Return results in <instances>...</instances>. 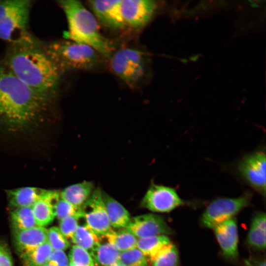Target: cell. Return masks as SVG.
Instances as JSON below:
<instances>
[{"label":"cell","instance_id":"cell-1","mask_svg":"<svg viewBox=\"0 0 266 266\" xmlns=\"http://www.w3.org/2000/svg\"><path fill=\"white\" fill-rule=\"evenodd\" d=\"M54 97L38 92L0 65V128L16 133L32 130L41 122Z\"/></svg>","mask_w":266,"mask_h":266},{"label":"cell","instance_id":"cell-2","mask_svg":"<svg viewBox=\"0 0 266 266\" xmlns=\"http://www.w3.org/2000/svg\"><path fill=\"white\" fill-rule=\"evenodd\" d=\"M3 65L32 89L54 98L62 74L37 41L11 45Z\"/></svg>","mask_w":266,"mask_h":266},{"label":"cell","instance_id":"cell-3","mask_svg":"<svg viewBox=\"0 0 266 266\" xmlns=\"http://www.w3.org/2000/svg\"><path fill=\"white\" fill-rule=\"evenodd\" d=\"M57 2L67 22L66 39L88 45L108 59L114 52V45L100 32L93 13L78 0H60Z\"/></svg>","mask_w":266,"mask_h":266},{"label":"cell","instance_id":"cell-4","mask_svg":"<svg viewBox=\"0 0 266 266\" xmlns=\"http://www.w3.org/2000/svg\"><path fill=\"white\" fill-rule=\"evenodd\" d=\"M43 49L61 74L70 70H93L104 58L93 48L69 40L53 41Z\"/></svg>","mask_w":266,"mask_h":266},{"label":"cell","instance_id":"cell-5","mask_svg":"<svg viewBox=\"0 0 266 266\" xmlns=\"http://www.w3.org/2000/svg\"><path fill=\"white\" fill-rule=\"evenodd\" d=\"M32 1L0 0V39L10 45L36 41L29 31Z\"/></svg>","mask_w":266,"mask_h":266},{"label":"cell","instance_id":"cell-6","mask_svg":"<svg viewBox=\"0 0 266 266\" xmlns=\"http://www.w3.org/2000/svg\"><path fill=\"white\" fill-rule=\"evenodd\" d=\"M108 60L112 72L128 86L135 87L143 80L147 64L145 56L140 50L123 47L113 52Z\"/></svg>","mask_w":266,"mask_h":266},{"label":"cell","instance_id":"cell-7","mask_svg":"<svg viewBox=\"0 0 266 266\" xmlns=\"http://www.w3.org/2000/svg\"><path fill=\"white\" fill-rule=\"evenodd\" d=\"M252 194L247 191L234 198H217L207 206L200 218V225L204 228L213 229L218 225L234 218L243 209L248 206Z\"/></svg>","mask_w":266,"mask_h":266},{"label":"cell","instance_id":"cell-8","mask_svg":"<svg viewBox=\"0 0 266 266\" xmlns=\"http://www.w3.org/2000/svg\"><path fill=\"white\" fill-rule=\"evenodd\" d=\"M266 153L260 150L243 157L237 165L242 179L264 198L266 196Z\"/></svg>","mask_w":266,"mask_h":266},{"label":"cell","instance_id":"cell-9","mask_svg":"<svg viewBox=\"0 0 266 266\" xmlns=\"http://www.w3.org/2000/svg\"><path fill=\"white\" fill-rule=\"evenodd\" d=\"M81 213L85 224L97 234L103 236L112 229L100 189L93 191L81 207Z\"/></svg>","mask_w":266,"mask_h":266},{"label":"cell","instance_id":"cell-10","mask_svg":"<svg viewBox=\"0 0 266 266\" xmlns=\"http://www.w3.org/2000/svg\"><path fill=\"white\" fill-rule=\"evenodd\" d=\"M184 204L176 190L172 187L152 184L143 198L140 205L154 212H169Z\"/></svg>","mask_w":266,"mask_h":266},{"label":"cell","instance_id":"cell-11","mask_svg":"<svg viewBox=\"0 0 266 266\" xmlns=\"http://www.w3.org/2000/svg\"><path fill=\"white\" fill-rule=\"evenodd\" d=\"M157 8L151 0H120V10L125 26L135 30L144 28Z\"/></svg>","mask_w":266,"mask_h":266},{"label":"cell","instance_id":"cell-12","mask_svg":"<svg viewBox=\"0 0 266 266\" xmlns=\"http://www.w3.org/2000/svg\"><path fill=\"white\" fill-rule=\"evenodd\" d=\"M125 229L137 238L173 233V230L162 216L152 213L131 218Z\"/></svg>","mask_w":266,"mask_h":266},{"label":"cell","instance_id":"cell-13","mask_svg":"<svg viewBox=\"0 0 266 266\" xmlns=\"http://www.w3.org/2000/svg\"><path fill=\"white\" fill-rule=\"evenodd\" d=\"M89 5L99 24L113 31L125 27L120 10V0H91Z\"/></svg>","mask_w":266,"mask_h":266},{"label":"cell","instance_id":"cell-14","mask_svg":"<svg viewBox=\"0 0 266 266\" xmlns=\"http://www.w3.org/2000/svg\"><path fill=\"white\" fill-rule=\"evenodd\" d=\"M213 229L223 256L228 260H237L238 233L235 218L228 220Z\"/></svg>","mask_w":266,"mask_h":266},{"label":"cell","instance_id":"cell-15","mask_svg":"<svg viewBox=\"0 0 266 266\" xmlns=\"http://www.w3.org/2000/svg\"><path fill=\"white\" fill-rule=\"evenodd\" d=\"M60 198L59 191L46 189L40 199L32 206L37 226L45 227L53 222L55 217V205Z\"/></svg>","mask_w":266,"mask_h":266},{"label":"cell","instance_id":"cell-16","mask_svg":"<svg viewBox=\"0 0 266 266\" xmlns=\"http://www.w3.org/2000/svg\"><path fill=\"white\" fill-rule=\"evenodd\" d=\"M47 231L44 227L39 226L14 231L15 243L21 256L31 252L46 242Z\"/></svg>","mask_w":266,"mask_h":266},{"label":"cell","instance_id":"cell-17","mask_svg":"<svg viewBox=\"0 0 266 266\" xmlns=\"http://www.w3.org/2000/svg\"><path fill=\"white\" fill-rule=\"evenodd\" d=\"M46 189L23 187L5 191L10 206L14 209L32 207L42 197Z\"/></svg>","mask_w":266,"mask_h":266},{"label":"cell","instance_id":"cell-18","mask_svg":"<svg viewBox=\"0 0 266 266\" xmlns=\"http://www.w3.org/2000/svg\"><path fill=\"white\" fill-rule=\"evenodd\" d=\"M266 217L264 212L257 213L253 217L246 237V244L251 249L263 251L266 249Z\"/></svg>","mask_w":266,"mask_h":266},{"label":"cell","instance_id":"cell-19","mask_svg":"<svg viewBox=\"0 0 266 266\" xmlns=\"http://www.w3.org/2000/svg\"><path fill=\"white\" fill-rule=\"evenodd\" d=\"M102 197L111 227L125 229L131 218L129 212L120 203L106 193L102 192Z\"/></svg>","mask_w":266,"mask_h":266},{"label":"cell","instance_id":"cell-20","mask_svg":"<svg viewBox=\"0 0 266 266\" xmlns=\"http://www.w3.org/2000/svg\"><path fill=\"white\" fill-rule=\"evenodd\" d=\"M93 183L83 181L68 186L60 192L61 199L78 207H81L93 192Z\"/></svg>","mask_w":266,"mask_h":266},{"label":"cell","instance_id":"cell-21","mask_svg":"<svg viewBox=\"0 0 266 266\" xmlns=\"http://www.w3.org/2000/svg\"><path fill=\"white\" fill-rule=\"evenodd\" d=\"M100 236L84 223L79 225L71 241L90 254L100 244Z\"/></svg>","mask_w":266,"mask_h":266},{"label":"cell","instance_id":"cell-22","mask_svg":"<svg viewBox=\"0 0 266 266\" xmlns=\"http://www.w3.org/2000/svg\"><path fill=\"white\" fill-rule=\"evenodd\" d=\"M150 266H179L180 259L176 246L171 242L164 246L149 257Z\"/></svg>","mask_w":266,"mask_h":266},{"label":"cell","instance_id":"cell-23","mask_svg":"<svg viewBox=\"0 0 266 266\" xmlns=\"http://www.w3.org/2000/svg\"><path fill=\"white\" fill-rule=\"evenodd\" d=\"M102 236L120 252L136 247L137 238L125 229L118 231L111 229Z\"/></svg>","mask_w":266,"mask_h":266},{"label":"cell","instance_id":"cell-24","mask_svg":"<svg viewBox=\"0 0 266 266\" xmlns=\"http://www.w3.org/2000/svg\"><path fill=\"white\" fill-rule=\"evenodd\" d=\"M120 252L108 242L101 243L91 254L96 264L101 266H112L119 263Z\"/></svg>","mask_w":266,"mask_h":266},{"label":"cell","instance_id":"cell-25","mask_svg":"<svg viewBox=\"0 0 266 266\" xmlns=\"http://www.w3.org/2000/svg\"><path fill=\"white\" fill-rule=\"evenodd\" d=\"M11 219L14 231L27 230L37 226L32 207L14 209L11 213Z\"/></svg>","mask_w":266,"mask_h":266},{"label":"cell","instance_id":"cell-26","mask_svg":"<svg viewBox=\"0 0 266 266\" xmlns=\"http://www.w3.org/2000/svg\"><path fill=\"white\" fill-rule=\"evenodd\" d=\"M171 243L167 235H160L137 238L136 248L148 258L164 246Z\"/></svg>","mask_w":266,"mask_h":266},{"label":"cell","instance_id":"cell-27","mask_svg":"<svg viewBox=\"0 0 266 266\" xmlns=\"http://www.w3.org/2000/svg\"><path fill=\"white\" fill-rule=\"evenodd\" d=\"M52 251V247L47 241L21 257L26 266H44Z\"/></svg>","mask_w":266,"mask_h":266},{"label":"cell","instance_id":"cell-28","mask_svg":"<svg viewBox=\"0 0 266 266\" xmlns=\"http://www.w3.org/2000/svg\"><path fill=\"white\" fill-rule=\"evenodd\" d=\"M119 263L124 266H148L146 257L136 247L121 252Z\"/></svg>","mask_w":266,"mask_h":266},{"label":"cell","instance_id":"cell-29","mask_svg":"<svg viewBox=\"0 0 266 266\" xmlns=\"http://www.w3.org/2000/svg\"><path fill=\"white\" fill-rule=\"evenodd\" d=\"M69 259V264L74 266H96L90 253L75 245L71 247Z\"/></svg>","mask_w":266,"mask_h":266},{"label":"cell","instance_id":"cell-30","mask_svg":"<svg viewBox=\"0 0 266 266\" xmlns=\"http://www.w3.org/2000/svg\"><path fill=\"white\" fill-rule=\"evenodd\" d=\"M54 212L55 217L60 220L69 216H82L81 207H76L61 198L55 205Z\"/></svg>","mask_w":266,"mask_h":266},{"label":"cell","instance_id":"cell-31","mask_svg":"<svg viewBox=\"0 0 266 266\" xmlns=\"http://www.w3.org/2000/svg\"><path fill=\"white\" fill-rule=\"evenodd\" d=\"M47 242L53 250H66L70 246L68 240L64 236L59 228L51 227L47 231Z\"/></svg>","mask_w":266,"mask_h":266},{"label":"cell","instance_id":"cell-32","mask_svg":"<svg viewBox=\"0 0 266 266\" xmlns=\"http://www.w3.org/2000/svg\"><path fill=\"white\" fill-rule=\"evenodd\" d=\"M82 216H69L60 221L59 229L66 238L72 240Z\"/></svg>","mask_w":266,"mask_h":266},{"label":"cell","instance_id":"cell-33","mask_svg":"<svg viewBox=\"0 0 266 266\" xmlns=\"http://www.w3.org/2000/svg\"><path fill=\"white\" fill-rule=\"evenodd\" d=\"M46 264L53 266H68L69 262L64 251L53 250Z\"/></svg>","mask_w":266,"mask_h":266},{"label":"cell","instance_id":"cell-34","mask_svg":"<svg viewBox=\"0 0 266 266\" xmlns=\"http://www.w3.org/2000/svg\"><path fill=\"white\" fill-rule=\"evenodd\" d=\"M0 266H13L10 253L6 248L0 245Z\"/></svg>","mask_w":266,"mask_h":266},{"label":"cell","instance_id":"cell-35","mask_svg":"<svg viewBox=\"0 0 266 266\" xmlns=\"http://www.w3.org/2000/svg\"><path fill=\"white\" fill-rule=\"evenodd\" d=\"M245 266H266L265 257H251L244 260Z\"/></svg>","mask_w":266,"mask_h":266},{"label":"cell","instance_id":"cell-36","mask_svg":"<svg viewBox=\"0 0 266 266\" xmlns=\"http://www.w3.org/2000/svg\"><path fill=\"white\" fill-rule=\"evenodd\" d=\"M112 266H123V265L119 263H117V264H115V265H113Z\"/></svg>","mask_w":266,"mask_h":266},{"label":"cell","instance_id":"cell-37","mask_svg":"<svg viewBox=\"0 0 266 266\" xmlns=\"http://www.w3.org/2000/svg\"><path fill=\"white\" fill-rule=\"evenodd\" d=\"M44 266H53L49 265H48V264H46Z\"/></svg>","mask_w":266,"mask_h":266},{"label":"cell","instance_id":"cell-38","mask_svg":"<svg viewBox=\"0 0 266 266\" xmlns=\"http://www.w3.org/2000/svg\"><path fill=\"white\" fill-rule=\"evenodd\" d=\"M68 266H73L72 265H71V264H69Z\"/></svg>","mask_w":266,"mask_h":266}]
</instances>
